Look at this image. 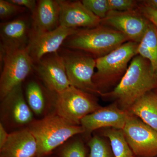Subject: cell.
Segmentation results:
<instances>
[{
    "label": "cell",
    "instance_id": "603a6c76",
    "mask_svg": "<svg viewBox=\"0 0 157 157\" xmlns=\"http://www.w3.org/2000/svg\"><path fill=\"white\" fill-rule=\"evenodd\" d=\"M58 155L59 157H86V149L81 140L75 139L66 144Z\"/></svg>",
    "mask_w": 157,
    "mask_h": 157
},
{
    "label": "cell",
    "instance_id": "83f0119b",
    "mask_svg": "<svg viewBox=\"0 0 157 157\" xmlns=\"http://www.w3.org/2000/svg\"><path fill=\"white\" fill-rule=\"evenodd\" d=\"M11 2L17 6L28 9L31 14H34L36 9L37 1L35 0H9Z\"/></svg>",
    "mask_w": 157,
    "mask_h": 157
},
{
    "label": "cell",
    "instance_id": "9c48e42d",
    "mask_svg": "<svg viewBox=\"0 0 157 157\" xmlns=\"http://www.w3.org/2000/svg\"><path fill=\"white\" fill-rule=\"evenodd\" d=\"M1 123L12 128H27L34 121L22 89V84L14 87L1 100Z\"/></svg>",
    "mask_w": 157,
    "mask_h": 157
},
{
    "label": "cell",
    "instance_id": "277c9868",
    "mask_svg": "<svg viewBox=\"0 0 157 157\" xmlns=\"http://www.w3.org/2000/svg\"><path fill=\"white\" fill-rule=\"evenodd\" d=\"M138 45L137 42L128 41L106 55L96 59L97 71L93 80L101 94L119 82L128 70L129 62L137 55Z\"/></svg>",
    "mask_w": 157,
    "mask_h": 157
},
{
    "label": "cell",
    "instance_id": "7a4b0ae2",
    "mask_svg": "<svg viewBox=\"0 0 157 157\" xmlns=\"http://www.w3.org/2000/svg\"><path fill=\"white\" fill-rule=\"evenodd\" d=\"M27 128L38 144V157L50 155L70 138L84 133L81 125L72 123L54 113L34 120Z\"/></svg>",
    "mask_w": 157,
    "mask_h": 157
},
{
    "label": "cell",
    "instance_id": "3957f363",
    "mask_svg": "<svg viewBox=\"0 0 157 157\" xmlns=\"http://www.w3.org/2000/svg\"><path fill=\"white\" fill-rule=\"evenodd\" d=\"M128 41V38L119 31L100 25L93 28L78 29L67 38L62 47L81 51L97 59Z\"/></svg>",
    "mask_w": 157,
    "mask_h": 157
},
{
    "label": "cell",
    "instance_id": "484cf974",
    "mask_svg": "<svg viewBox=\"0 0 157 157\" xmlns=\"http://www.w3.org/2000/svg\"><path fill=\"white\" fill-rule=\"evenodd\" d=\"M110 11H127L137 9L138 1L133 0H108Z\"/></svg>",
    "mask_w": 157,
    "mask_h": 157
},
{
    "label": "cell",
    "instance_id": "ac0fdd59",
    "mask_svg": "<svg viewBox=\"0 0 157 157\" xmlns=\"http://www.w3.org/2000/svg\"><path fill=\"white\" fill-rule=\"evenodd\" d=\"M25 96L29 107L34 114L42 115L48 107L52 106L49 91L36 79H32L26 85Z\"/></svg>",
    "mask_w": 157,
    "mask_h": 157
},
{
    "label": "cell",
    "instance_id": "e0dca14e",
    "mask_svg": "<svg viewBox=\"0 0 157 157\" xmlns=\"http://www.w3.org/2000/svg\"><path fill=\"white\" fill-rule=\"evenodd\" d=\"M60 11L57 0L37 1L36 9L31 15V37L53 30L59 26Z\"/></svg>",
    "mask_w": 157,
    "mask_h": 157
},
{
    "label": "cell",
    "instance_id": "1f68e13d",
    "mask_svg": "<svg viewBox=\"0 0 157 157\" xmlns=\"http://www.w3.org/2000/svg\"><path fill=\"white\" fill-rule=\"evenodd\" d=\"M154 157H157V156H156Z\"/></svg>",
    "mask_w": 157,
    "mask_h": 157
},
{
    "label": "cell",
    "instance_id": "52a82bcc",
    "mask_svg": "<svg viewBox=\"0 0 157 157\" xmlns=\"http://www.w3.org/2000/svg\"><path fill=\"white\" fill-rule=\"evenodd\" d=\"M2 71L0 77V99L21 84L33 70L34 63L27 48L1 52Z\"/></svg>",
    "mask_w": 157,
    "mask_h": 157
},
{
    "label": "cell",
    "instance_id": "5b68a950",
    "mask_svg": "<svg viewBox=\"0 0 157 157\" xmlns=\"http://www.w3.org/2000/svg\"><path fill=\"white\" fill-rule=\"evenodd\" d=\"M49 92L54 113L76 125L101 107L95 95L73 86L60 92Z\"/></svg>",
    "mask_w": 157,
    "mask_h": 157
},
{
    "label": "cell",
    "instance_id": "8fae6325",
    "mask_svg": "<svg viewBox=\"0 0 157 157\" xmlns=\"http://www.w3.org/2000/svg\"><path fill=\"white\" fill-rule=\"evenodd\" d=\"M149 24L137 9L127 11H110L105 18L101 19V25L119 31L129 41L139 43Z\"/></svg>",
    "mask_w": 157,
    "mask_h": 157
},
{
    "label": "cell",
    "instance_id": "5bb4252c",
    "mask_svg": "<svg viewBox=\"0 0 157 157\" xmlns=\"http://www.w3.org/2000/svg\"><path fill=\"white\" fill-rule=\"evenodd\" d=\"M77 30L59 26L53 30L31 37L26 48L34 64L46 55L58 52L67 38Z\"/></svg>",
    "mask_w": 157,
    "mask_h": 157
},
{
    "label": "cell",
    "instance_id": "8992f818",
    "mask_svg": "<svg viewBox=\"0 0 157 157\" xmlns=\"http://www.w3.org/2000/svg\"><path fill=\"white\" fill-rule=\"evenodd\" d=\"M58 52L63 60L71 85L94 95L101 96L93 80L96 59L84 52L63 47Z\"/></svg>",
    "mask_w": 157,
    "mask_h": 157
},
{
    "label": "cell",
    "instance_id": "9a60e30c",
    "mask_svg": "<svg viewBox=\"0 0 157 157\" xmlns=\"http://www.w3.org/2000/svg\"><path fill=\"white\" fill-rule=\"evenodd\" d=\"M60 9L59 25L67 28H93L100 25L101 19L90 11L81 1L57 0Z\"/></svg>",
    "mask_w": 157,
    "mask_h": 157
},
{
    "label": "cell",
    "instance_id": "4dcf8cb0",
    "mask_svg": "<svg viewBox=\"0 0 157 157\" xmlns=\"http://www.w3.org/2000/svg\"><path fill=\"white\" fill-rule=\"evenodd\" d=\"M50 155H47V156H45L38 157H53V156H50Z\"/></svg>",
    "mask_w": 157,
    "mask_h": 157
},
{
    "label": "cell",
    "instance_id": "d6986e66",
    "mask_svg": "<svg viewBox=\"0 0 157 157\" xmlns=\"http://www.w3.org/2000/svg\"><path fill=\"white\" fill-rule=\"evenodd\" d=\"M128 111L157 132V93H147L137 100Z\"/></svg>",
    "mask_w": 157,
    "mask_h": 157
},
{
    "label": "cell",
    "instance_id": "f1b7e54d",
    "mask_svg": "<svg viewBox=\"0 0 157 157\" xmlns=\"http://www.w3.org/2000/svg\"><path fill=\"white\" fill-rule=\"evenodd\" d=\"M9 134L2 123H0V148H2L8 140Z\"/></svg>",
    "mask_w": 157,
    "mask_h": 157
},
{
    "label": "cell",
    "instance_id": "2e32d148",
    "mask_svg": "<svg viewBox=\"0 0 157 157\" xmlns=\"http://www.w3.org/2000/svg\"><path fill=\"white\" fill-rule=\"evenodd\" d=\"M38 156V144L27 127L10 133L6 144L0 148V157Z\"/></svg>",
    "mask_w": 157,
    "mask_h": 157
},
{
    "label": "cell",
    "instance_id": "cb8c5ba5",
    "mask_svg": "<svg viewBox=\"0 0 157 157\" xmlns=\"http://www.w3.org/2000/svg\"><path fill=\"white\" fill-rule=\"evenodd\" d=\"M81 2L90 11L101 19L105 18L110 11L108 0H82Z\"/></svg>",
    "mask_w": 157,
    "mask_h": 157
},
{
    "label": "cell",
    "instance_id": "ba28073f",
    "mask_svg": "<svg viewBox=\"0 0 157 157\" xmlns=\"http://www.w3.org/2000/svg\"><path fill=\"white\" fill-rule=\"evenodd\" d=\"M122 130L135 156L157 155V132L140 118L130 113Z\"/></svg>",
    "mask_w": 157,
    "mask_h": 157
},
{
    "label": "cell",
    "instance_id": "4fadbf2b",
    "mask_svg": "<svg viewBox=\"0 0 157 157\" xmlns=\"http://www.w3.org/2000/svg\"><path fill=\"white\" fill-rule=\"evenodd\" d=\"M114 103L109 106L101 107L94 112L83 118L80 125L84 130V134H90L101 128H112L122 130L129 114Z\"/></svg>",
    "mask_w": 157,
    "mask_h": 157
},
{
    "label": "cell",
    "instance_id": "ffe728a7",
    "mask_svg": "<svg viewBox=\"0 0 157 157\" xmlns=\"http://www.w3.org/2000/svg\"><path fill=\"white\" fill-rule=\"evenodd\" d=\"M137 55L149 62L157 75V28L150 22L144 36L138 43Z\"/></svg>",
    "mask_w": 157,
    "mask_h": 157
},
{
    "label": "cell",
    "instance_id": "f546056e",
    "mask_svg": "<svg viewBox=\"0 0 157 157\" xmlns=\"http://www.w3.org/2000/svg\"><path fill=\"white\" fill-rule=\"evenodd\" d=\"M141 2L144 5L157 10V0H147Z\"/></svg>",
    "mask_w": 157,
    "mask_h": 157
},
{
    "label": "cell",
    "instance_id": "d4e9b609",
    "mask_svg": "<svg viewBox=\"0 0 157 157\" xmlns=\"http://www.w3.org/2000/svg\"><path fill=\"white\" fill-rule=\"evenodd\" d=\"M25 11V8L13 4L9 0H0V18L2 20L9 19Z\"/></svg>",
    "mask_w": 157,
    "mask_h": 157
},
{
    "label": "cell",
    "instance_id": "44dd1931",
    "mask_svg": "<svg viewBox=\"0 0 157 157\" xmlns=\"http://www.w3.org/2000/svg\"><path fill=\"white\" fill-rule=\"evenodd\" d=\"M102 136L109 140L114 157H134L135 155L127 143L122 130L105 128Z\"/></svg>",
    "mask_w": 157,
    "mask_h": 157
},
{
    "label": "cell",
    "instance_id": "7402d4cb",
    "mask_svg": "<svg viewBox=\"0 0 157 157\" xmlns=\"http://www.w3.org/2000/svg\"><path fill=\"white\" fill-rule=\"evenodd\" d=\"M103 136L95 135L88 142L89 157H114L109 140Z\"/></svg>",
    "mask_w": 157,
    "mask_h": 157
},
{
    "label": "cell",
    "instance_id": "4316f807",
    "mask_svg": "<svg viewBox=\"0 0 157 157\" xmlns=\"http://www.w3.org/2000/svg\"><path fill=\"white\" fill-rule=\"evenodd\" d=\"M137 9L149 21L157 28V10L144 4L142 2L138 5Z\"/></svg>",
    "mask_w": 157,
    "mask_h": 157
},
{
    "label": "cell",
    "instance_id": "6da1fadb",
    "mask_svg": "<svg viewBox=\"0 0 157 157\" xmlns=\"http://www.w3.org/2000/svg\"><path fill=\"white\" fill-rule=\"evenodd\" d=\"M157 87V75L150 63L137 55L116 86L100 96L114 101L121 109L128 111L139 98Z\"/></svg>",
    "mask_w": 157,
    "mask_h": 157
},
{
    "label": "cell",
    "instance_id": "7c38bea8",
    "mask_svg": "<svg viewBox=\"0 0 157 157\" xmlns=\"http://www.w3.org/2000/svg\"><path fill=\"white\" fill-rule=\"evenodd\" d=\"M32 16L22 15L0 25V52L26 48L31 38Z\"/></svg>",
    "mask_w": 157,
    "mask_h": 157
},
{
    "label": "cell",
    "instance_id": "30bf717a",
    "mask_svg": "<svg viewBox=\"0 0 157 157\" xmlns=\"http://www.w3.org/2000/svg\"><path fill=\"white\" fill-rule=\"evenodd\" d=\"M33 70L49 91L59 93L70 87L64 63L58 52L43 56L34 64Z\"/></svg>",
    "mask_w": 157,
    "mask_h": 157
}]
</instances>
